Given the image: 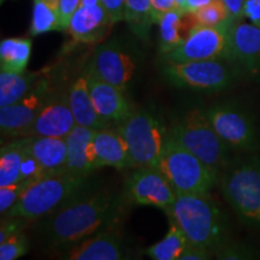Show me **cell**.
Listing matches in <instances>:
<instances>
[{
  "label": "cell",
  "instance_id": "6da1fadb",
  "mask_svg": "<svg viewBox=\"0 0 260 260\" xmlns=\"http://www.w3.org/2000/svg\"><path fill=\"white\" fill-rule=\"evenodd\" d=\"M121 198L113 194L79 195L48 216L45 236L56 248L69 249L104 229L113 226L122 214Z\"/></svg>",
  "mask_w": 260,
  "mask_h": 260
},
{
  "label": "cell",
  "instance_id": "7a4b0ae2",
  "mask_svg": "<svg viewBox=\"0 0 260 260\" xmlns=\"http://www.w3.org/2000/svg\"><path fill=\"white\" fill-rule=\"evenodd\" d=\"M165 212L170 223L180 228L190 245L210 253H217L226 245V218L207 194L177 195Z\"/></svg>",
  "mask_w": 260,
  "mask_h": 260
},
{
  "label": "cell",
  "instance_id": "3957f363",
  "mask_svg": "<svg viewBox=\"0 0 260 260\" xmlns=\"http://www.w3.org/2000/svg\"><path fill=\"white\" fill-rule=\"evenodd\" d=\"M87 184L88 177L68 171L47 175L29 184L15 206L3 217H18L27 220L45 218L83 194Z\"/></svg>",
  "mask_w": 260,
  "mask_h": 260
},
{
  "label": "cell",
  "instance_id": "277c9868",
  "mask_svg": "<svg viewBox=\"0 0 260 260\" xmlns=\"http://www.w3.org/2000/svg\"><path fill=\"white\" fill-rule=\"evenodd\" d=\"M168 134L219 175L230 164V147L217 134L205 110L195 107L187 111Z\"/></svg>",
  "mask_w": 260,
  "mask_h": 260
},
{
  "label": "cell",
  "instance_id": "5b68a950",
  "mask_svg": "<svg viewBox=\"0 0 260 260\" xmlns=\"http://www.w3.org/2000/svg\"><path fill=\"white\" fill-rule=\"evenodd\" d=\"M181 194H207L219 181V174L168 134L158 167Z\"/></svg>",
  "mask_w": 260,
  "mask_h": 260
},
{
  "label": "cell",
  "instance_id": "8992f818",
  "mask_svg": "<svg viewBox=\"0 0 260 260\" xmlns=\"http://www.w3.org/2000/svg\"><path fill=\"white\" fill-rule=\"evenodd\" d=\"M219 186L243 223L260 226V158H246L220 172Z\"/></svg>",
  "mask_w": 260,
  "mask_h": 260
},
{
  "label": "cell",
  "instance_id": "52a82bcc",
  "mask_svg": "<svg viewBox=\"0 0 260 260\" xmlns=\"http://www.w3.org/2000/svg\"><path fill=\"white\" fill-rule=\"evenodd\" d=\"M128 145L133 168H157L164 151L168 132L147 111H134L125 122L117 126Z\"/></svg>",
  "mask_w": 260,
  "mask_h": 260
},
{
  "label": "cell",
  "instance_id": "ba28073f",
  "mask_svg": "<svg viewBox=\"0 0 260 260\" xmlns=\"http://www.w3.org/2000/svg\"><path fill=\"white\" fill-rule=\"evenodd\" d=\"M162 73L175 86L209 93L228 88L239 74L225 58L168 63L162 68Z\"/></svg>",
  "mask_w": 260,
  "mask_h": 260
},
{
  "label": "cell",
  "instance_id": "9c48e42d",
  "mask_svg": "<svg viewBox=\"0 0 260 260\" xmlns=\"http://www.w3.org/2000/svg\"><path fill=\"white\" fill-rule=\"evenodd\" d=\"M205 111L217 134L230 148L247 152L258 148L255 122L251 112L241 104L223 102L214 104Z\"/></svg>",
  "mask_w": 260,
  "mask_h": 260
},
{
  "label": "cell",
  "instance_id": "30bf717a",
  "mask_svg": "<svg viewBox=\"0 0 260 260\" xmlns=\"http://www.w3.org/2000/svg\"><path fill=\"white\" fill-rule=\"evenodd\" d=\"M234 22L229 18L213 27L195 25L180 46L161 54L164 64L224 58Z\"/></svg>",
  "mask_w": 260,
  "mask_h": 260
},
{
  "label": "cell",
  "instance_id": "8fae6325",
  "mask_svg": "<svg viewBox=\"0 0 260 260\" xmlns=\"http://www.w3.org/2000/svg\"><path fill=\"white\" fill-rule=\"evenodd\" d=\"M176 198V191L158 168H138L125 182L124 199L130 204L154 206L165 211Z\"/></svg>",
  "mask_w": 260,
  "mask_h": 260
},
{
  "label": "cell",
  "instance_id": "7c38bea8",
  "mask_svg": "<svg viewBox=\"0 0 260 260\" xmlns=\"http://www.w3.org/2000/svg\"><path fill=\"white\" fill-rule=\"evenodd\" d=\"M224 58L239 74L260 80V27L234 22Z\"/></svg>",
  "mask_w": 260,
  "mask_h": 260
},
{
  "label": "cell",
  "instance_id": "4fadbf2b",
  "mask_svg": "<svg viewBox=\"0 0 260 260\" xmlns=\"http://www.w3.org/2000/svg\"><path fill=\"white\" fill-rule=\"evenodd\" d=\"M136 68L134 57L116 41L99 45L87 69L100 80L125 90Z\"/></svg>",
  "mask_w": 260,
  "mask_h": 260
},
{
  "label": "cell",
  "instance_id": "5bb4252c",
  "mask_svg": "<svg viewBox=\"0 0 260 260\" xmlns=\"http://www.w3.org/2000/svg\"><path fill=\"white\" fill-rule=\"evenodd\" d=\"M47 83L41 81L30 93L11 105L0 107V129L6 136L22 138L51 95Z\"/></svg>",
  "mask_w": 260,
  "mask_h": 260
},
{
  "label": "cell",
  "instance_id": "9a60e30c",
  "mask_svg": "<svg viewBox=\"0 0 260 260\" xmlns=\"http://www.w3.org/2000/svg\"><path fill=\"white\" fill-rule=\"evenodd\" d=\"M75 126L76 122L68 100V92H52L24 136L67 138Z\"/></svg>",
  "mask_w": 260,
  "mask_h": 260
},
{
  "label": "cell",
  "instance_id": "2e32d148",
  "mask_svg": "<svg viewBox=\"0 0 260 260\" xmlns=\"http://www.w3.org/2000/svg\"><path fill=\"white\" fill-rule=\"evenodd\" d=\"M84 76L98 113L111 126H118L125 122L134 110L125 98L124 90L100 80L88 69Z\"/></svg>",
  "mask_w": 260,
  "mask_h": 260
},
{
  "label": "cell",
  "instance_id": "e0dca14e",
  "mask_svg": "<svg viewBox=\"0 0 260 260\" xmlns=\"http://www.w3.org/2000/svg\"><path fill=\"white\" fill-rule=\"evenodd\" d=\"M113 22L102 3L94 5L81 4L69 24V34L76 42L96 44L106 38Z\"/></svg>",
  "mask_w": 260,
  "mask_h": 260
},
{
  "label": "cell",
  "instance_id": "ac0fdd59",
  "mask_svg": "<svg viewBox=\"0 0 260 260\" xmlns=\"http://www.w3.org/2000/svg\"><path fill=\"white\" fill-rule=\"evenodd\" d=\"M95 130L76 125L65 138L68 149L67 171L77 176L89 177L98 167L96 151L94 146Z\"/></svg>",
  "mask_w": 260,
  "mask_h": 260
},
{
  "label": "cell",
  "instance_id": "d6986e66",
  "mask_svg": "<svg viewBox=\"0 0 260 260\" xmlns=\"http://www.w3.org/2000/svg\"><path fill=\"white\" fill-rule=\"evenodd\" d=\"M69 260H118L124 258L122 239L112 228L83 240L68 251Z\"/></svg>",
  "mask_w": 260,
  "mask_h": 260
},
{
  "label": "cell",
  "instance_id": "ffe728a7",
  "mask_svg": "<svg viewBox=\"0 0 260 260\" xmlns=\"http://www.w3.org/2000/svg\"><path fill=\"white\" fill-rule=\"evenodd\" d=\"M98 167H112L117 170L133 168L128 145L117 126L96 129L94 135Z\"/></svg>",
  "mask_w": 260,
  "mask_h": 260
},
{
  "label": "cell",
  "instance_id": "44dd1931",
  "mask_svg": "<svg viewBox=\"0 0 260 260\" xmlns=\"http://www.w3.org/2000/svg\"><path fill=\"white\" fill-rule=\"evenodd\" d=\"M30 153L37 158L46 175L67 171L68 149L65 138L53 136H22Z\"/></svg>",
  "mask_w": 260,
  "mask_h": 260
},
{
  "label": "cell",
  "instance_id": "7402d4cb",
  "mask_svg": "<svg viewBox=\"0 0 260 260\" xmlns=\"http://www.w3.org/2000/svg\"><path fill=\"white\" fill-rule=\"evenodd\" d=\"M68 100L76 125L92 129H103L111 126L96 111L90 96L87 79L84 75L75 80L68 89Z\"/></svg>",
  "mask_w": 260,
  "mask_h": 260
},
{
  "label": "cell",
  "instance_id": "603a6c76",
  "mask_svg": "<svg viewBox=\"0 0 260 260\" xmlns=\"http://www.w3.org/2000/svg\"><path fill=\"white\" fill-rule=\"evenodd\" d=\"M159 51L161 54L168 53L186 40L195 23L191 12L183 10H172L159 18Z\"/></svg>",
  "mask_w": 260,
  "mask_h": 260
},
{
  "label": "cell",
  "instance_id": "cb8c5ba5",
  "mask_svg": "<svg viewBox=\"0 0 260 260\" xmlns=\"http://www.w3.org/2000/svg\"><path fill=\"white\" fill-rule=\"evenodd\" d=\"M41 81L39 74L29 73H0V107L19 102L22 98L37 88Z\"/></svg>",
  "mask_w": 260,
  "mask_h": 260
},
{
  "label": "cell",
  "instance_id": "d4e9b609",
  "mask_svg": "<svg viewBox=\"0 0 260 260\" xmlns=\"http://www.w3.org/2000/svg\"><path fill=\"white\" fill-rule=\"evenodd\" d=\"M31 40L27 38H8L0 42V70L24 73L31 54Z\"/></svg>",
  "mask_w": 260,
  "mask_h": 260
},
{
  "label": "cell",
  "instance_id": "484cf974",
  "mask_svg": "<svg viewBox=\"0 0 260 260\" xmlns=\"http://www.w3.org/2000/svg\"><path fill=\"white\" fill-rule=\"evenodd\" d=\"M25 151L24 138L3 146L0 151V187L10 186L19 181V169Z\"/></svg>",
  "mask_w": 260,
  "mask_h": 260
},
{
  "label": "cell",
  "instance_id": "4316f807",
  "mask_svg": "<svg viewBox=\"0 0 260 260\" xmlns=\"http://www.w3.org/2000/svg\"><path fill=\"white\" fill-rule=\"evenodd\" d=\"M123 21L136 37L147 40L152 25L155 23L152 0H125Z\"/></svg>",
  "mask_w": 260,
  "mask_h": 260
},
{
  "label": "cell",
  "instance_id": "83f0119b",
  "mask_svg": "<svg viewBox=\"0 0 260 260\" xmlns=\"http://www.w3.org/2000/svg\"><path fill=\"white\" fill-rule=\"evenodd\" d=\"M187 245L188 240L183 232L174 223H170V229L164 239L149 247L146 253L154 260H177Z\"/></svg>",
  "mask_w": 260,
  "mask_h": 260
},
{
  "label": "cell",
  "instance_id": "f1b7e54d",
  "mask_svg": "<svg viewBox=\"0 0 260 260\" xmlns=\"http://www.w3.org/2000/svg\"><path fill=\"white\" fill-rule=\"evenodd\" d=\"M53 30L60 31L57 8L48 4L45 0H34L29 34L32 35V37H37V35Z\"/></svg>",
  "mask_w": 260,
  "mask_h": 260
},
{
  "label": "cell",
  "instance_id": "f546056e",
  "mask_svg": "<svg viewBox=\"0 0 260 260\" xmlns=\"http://www.w3.org/2000/svg\"><path fill=\"white\" fill-rule=\"evenodd\" d=\"M191 14L194 16L197 25H209V27L218 25L230 18L229 11L222 0H212L210 4L205 5L204 8Z\"/></svg>",
  "mask_w": 260,
  "mask_h": 260
},
{
  "label": "cell",
  "instance_id": "4dcf8cb0",
  "mask_svg": "<svg viewBox=\"0 0 260 260\" xmlns=\"http://www.w3.org/2000/svg\"><path fill=\"white\" fill-rule=\"evenodd\" d=\"M29 249L28 239L23 233H18L0 243V259L16 260L24 255Z\"/></svg>",
  "mask_w": 260,
  "mask_h": 260
},
{
  "label": "cell",
  "instance_id": "1f68e13d",
  "mask_svg": "<svg viewBox=\"0 0 260 260\" xmlns=\"http://www.w3.org/2000/svg\"><path fill=\"white\" fill-rule=\"evenodd\" d=\"M30 183L32 182L19 181L14 184H10V186L0 187V213L2 216H4L8 211L15 206Z\"/></svg>",
  "mask_w": 260,
  "mask_h": 260
},
{
  "label": "cell",
  "instance_id": "d6a6232c",
  "mask_svg": "<svg viewBox=\"0 0 260 260\" xmlns=\"http://www.w3.org/2000/svg\"><path fill=\"white\" fill-rule=\"evenodd\" d=\"M25 148H27V146H25ZM45 176H47V175L44 169H42L40 162L27 149L23 160H22L21 169H19V181L34 182Z\"/></svg>",
  "mask_w": 260,
  "mask_h": 260
},
{
  "label": "cell",
  "instance_id": "836d02e7",
  "mask_svg": "<svg viewBox=\"0 0 260 260\" xmlns=\"http://www.w3.org/2000/svg\"><path fill=\"white\" fill-rule=\"evenodd\" d=\"M81 0H60L57 6L58 21H59L60 31H68L71 18L77 9L80 8Z\"/></svg>",
  "mask_w": 260,
  "mask_h": 260
},
{
  "label": "cell",
  "instance_id": "e575fe53",
  "mask_svg": "<svg viewBox=\"0 0 260 260\" xmlns=\"http://www.w3.org/2000/svg\"><path fill=\"white\" fill-rule=\"evenodd\" d=\"M25 220L18 217H3L2 228H0V243L5 242L6 240L16 234L22 233L25 225Z\"/></svg>",
  "mask_w": 260,
  "mask_h": 260
},
{
  "label": "cell",
  "instance_id": "d590c367",
  "mask_svg": "<svg viewBox=\"0 0 260 260\" xmlns=\"http://www.w3.org/2000/svg\"><path fill=\"white\" fill-rule=\"evenodd\" d=\"M218 259H249L253 258V253L242 245H226L223 246L216 253Z\"/></svg>",
  "mask_w": 260,
  "mask_h": 260
},
{
  "label": "cell",
  "instance_id": "8d00e7d4",
  "mask_svg": "<svg viewBox=\"0 0 260 260\" xmlns=\"http://www.w3.org/2000/svg\"><path fill=\"white\" fill-rule=\"evenodd\" d=\"M113 24L124 19L125 0H100Z\"/></svg>",
  "mask_w": 260,
  "mask_h": 260
},
{
  "label": "cell",
  "instance_id": "74e56055",
  "mask_svg": "<svg viewBox=\"0 0 260 260\" xmlns=\"http://www.w3.org/2000/svg\"><path fill=\"white\" fill-rule=\"evenodd\" d=\"M242 16L256 27H260V0H246Z\"/></svg>",
  "mask_w": 260,
  "mask_h": 260
},
{
  "label": "cell",
  "instance_id": "f35d334b",
  "mask_svg": "<svg viewBox=\"0 0 260 260\" xmlns=\"http://www.w3.org/2000/svg\"><path fill=\"white\" fill-rule=\"evenodd\" d=\"M210 254L211 253L206 249L188 243L178 260H206L210 258Z\"/></svg>",
  "mask_w": 260,
  "mask_h": 260
},
{
  "label": "cell",
  "instance_id": "ab89813d",
  "mask_svg": "<svg viewBox=\"0 0 260 260\" xmlns=\"http://www.w3.org/2000/svg\"><path fill=\"white\" fill-rule=\"evenodd\" d=\"M152 6H153L155 23H158L159 18L167 12L172 11V10H180L172 0H152Z\"/></svg>",
  "mask_w": 260,
  "mask_h": 260
},
{
  "label": "cell",
  "instance_id": "60d3db41",
  "mask_svg": "<svg viewBox=\"0 0 260 260\" xmlns=\"http://www.w3.org/2000/svg\"><path fill=\"white\" fill-rule=\"evenodd\" d=\"M222 2L226 6L230 18L233 21H240L243 17L242 11L246 0H222Z\"/></svg>",
  "mask_w": 260,
  "mask_h": 260
},
{
  "label": "cell",
  "instance_id": "b9f144b4",
  "mask_svg": "<svg viewBox=\"0 0 260 260\" xmlns=\"http://www.w3.org/2000/svg\"><path fill=\"white\" fill-rule=\"evenodd\" d=\"M212 0H184L182 10L186 12H195L198 10L204 8L205 5L210 4Z\"/></svg>",
  "mask_w": 260,
  "mask_h": 260
},
{
  "label": "cell",
  "instance_id": "7bdbcfd3",
  "mask_svg": "<svg viewBox=\"0 0 260 260\" xmlns=\"http://www.w3.org/2000/svg\"><path fill=\"white\" fill-rule=\"evenodd\" d=\"M45 2H47L48 4H51L52 6H54V8H57L58 4H59L60 0H45Z\"/></svg>",
  "mask_w": 260,
  "mask_h": 260
},
{
  "label": "cell",
  "instance_id": "ee69618b",
  "mask_svg": "<svg viewBox=\"0 0 260 260\" xmlns=\"http://www.w3.org/2000/svg\"><path fill=\"white\" fill-rule=\"evenodd\" d=\"M172 2H174L175 4L177 5V8H178V9L182 10V6H183V3H184V0H172Z\"/></svg>",
  "mask_w": 260,
  "mask_h": 260
}]
</instances>
